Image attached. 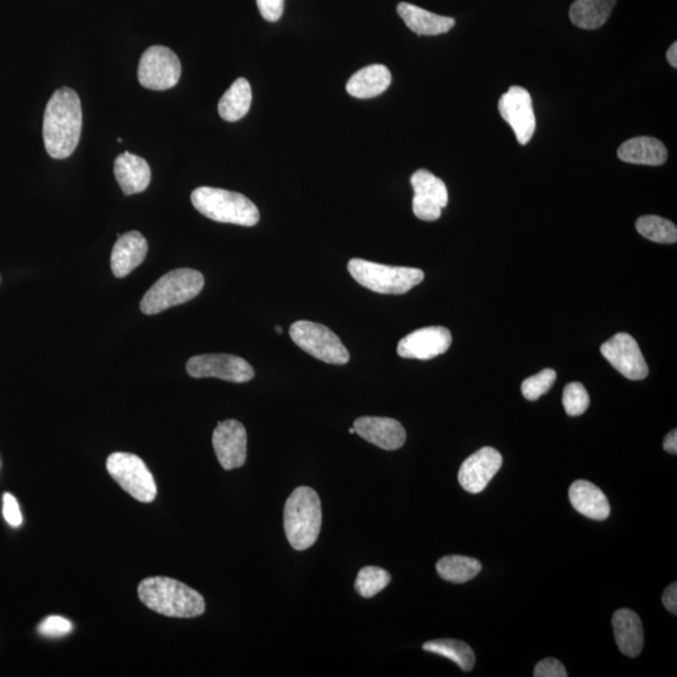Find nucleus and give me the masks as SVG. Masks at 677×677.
<instances>
[{"mask_svg": "<svg viewBox=\"0 0 677 677\" xmlns=\"http://www.w3.org/2000/svg\"><path fill=\"white\" fill-rule=\"evenodd\" d=\"M621 161L632 165L660 166L667 160V150L656 138L636 137L622 143L617 151Z\"/></svg>", "mask_w": 677, "mask_h": 677, "instance_id": "24", "label": "nucleus"}, {"mask_svg": "<svg viewBox=\"0 0 677 677\" xmlns=\"http://www.w3.org/2000/svg\"><path fill=\"white\" fill-rule=\"evenodd\" d=\"M252 91L245 78L236 79L229 91L219 102V113L222 120L236 122L242 120L250 111Z\"/></svg>", "mask_w": 677, "mask_h": 677, "instance_id": "26", "label": "nucleus"}, {"mask_svg": "<svg viewBox=\"0 0 677 677\" xmlns=\"http://www.w3.org/2000/svg\"><path fill=\"white\" fill-rule=\"evenodd\" d=\"M423 650L447 659L457 664L464 671H471L476 665V656L472 647L459 640H434L423 645Z\"/></svg>", "mask_w": 677, "mask_h": 677, "instance_id": "28", "label": "nucleus"}, {"mask_svg": "<svg viewBox=\"0 0 677 677\" xmlns=\"http://www.w3.org/2000/svg\"><path fill=\"white\" fill-rule=\"evenodd\" d=\"M265 21L278 22L284 13V0H256Z\"/></svg>", "mask_w": 677, "mask_h": 677, "instance_id": "36", "label": "nucleus"}, {"mask_svg": "<svg viewBox=\"0 0 677 677\" xmlns=\"http://www.w3.org/2000/svg\"><path fill=\"white\" fill-rule=\"evenodd\" d=\"M275 331L278 334H283V328H280V326H276Z\"/></svg>", "mask_w": 677, "mask_h": 677, "instance_id": "40", "label": "nucleus"}, {"mask_svg": "<svg viewBox=\"0 0 677 677\" xmlns=\"http://www.w3.org/2000/svg\"><path fill=\"white\" fill-rule=\"evenodd\" d=\"M616 0H575L570 9V19L576 27L594 31L611 16Z\"/></svg>", "mask_w": 677, "mask_h": 677, "instance_id": "25", "label": "nucleus"}, {"mask_svg": "<svg viewBox=\"0 0 677 677\" xmlns=\"http://www.w3.org/2000/svg\"><path fill=\"white\" fill-rule=\"evenodd\" d=\"M142 604L157 614L192 619L204 614V597L185 583L168 577L146 578L138 586Z\"/></svg>", "mask_w": 677, "mask_h": 677, "instance_id": "2", "label": "nucleus"}, {"mask_svg": "<svg viewBox=\"0 0 677 677\" xmlns=\"http://www.w3.org/2000/svg\"><path fill=\"white\" fill-rule=\"evenodd\" d=\"M181 62L175 52L163 46L148 48L138 66V81L147 90L166 91L180 81Z\"/></svg>", "mask_w": 677, "mask_h": 677, "instance_id": "9", "label": "nucleus"}, {"mask_svg": "<svg viewBox=\"0 0 677 677\" xmlns=\"http://www.w3.org/2000/svg\"><path fill=\"white\" fill-rule=\"evenodd\" d=\"M503 464L497 449L484 447L468 457L458 472V481L469 493H481L496 476Z\"/></svg>", "mask_w": 677, "mask_h": 677, "instance_id": "16", "label": "nucleus"}, {"mask_svg": "<svg viewBox=\"0 0 677 677\" xmlns=\"http://www.w3.org/2000/svg\"><path fill=\"white\" fill-rule=\"evenodd\" d=\"M397 11L410 31L417 33L418 36H439L456 26L453 18L438 16L413 4L399 3Z\"/></svg>", "mask_w": 677, "mask_h": 677, "instance_id": "22", "label": "nucleus"}, {"mask_svg": "<svg viewBox=\"0 0 677 677\" xmlns=\"http://www.w3.org/2000/svg\"><path fill=\"white\" fill-rule=\"evenodd\" d=\"M82 105L76 92L61 88L53 93L43 118V140L48 155L63 160L72 155L82 132Z\"/></svg>", "mask_w": 677, "mask_h": 677, "instance_id": "1", "label": "nucleus"}, {"mask_svg": "<svg viewBox=\"0 0 677 677\" xmlns=\"http://www.w3.org/2000/svg\"><path fill=\"white\" fill-rule=\"evenodd\" d=\"M667 61L672 67L677 68V43L672 44L666 54Z\"/></svg>", "mask_w": 677, "mask_h": 677, "instance_id": "39", "label": "nucleus"}, {"mask_svg": "<svg viewBox=\"0 0 677 677\" xmlns=\"http://www.w3.org/2000/svg\"><path fill=\"white\" fill-rule=\"evenodd\" d=\"M349 433H350V434H355V429H354V427H353V428H350Z\"/></svg>", "mask_w": 677, "mask_h": 677, "instance_id": "41", "label": "nucleus"}, {"mask_svg": "<svg viewBox=\"0 0 677 677\" xmlns=\"http://www.w3.org/2000/svg\"><path fill=\"white\" fill-rule=\"evenodd\" d=\"M321 502L310 487L296 488L285 503L284 528L291 547L308 550L318 540L321 530Z\"/></svg>", "mask_w": 677, "mask_h": 677, "instance_id": "3", "label": "nucleus"}, {"mask_svg": "<svg viewBox=\"0 0 677 677\" xmlns=\"http://www.w3.org/2000/svg\"><path fill=\"white\" fill-rule=\"evenodd\" d=\"M392 580L389 572L377 566H368L359 571L357 581H355V590L365 599H370L383 591Z\"/></svg>", "mask_w": 677, "mask_h": 677, "instance_id": "30", "label": "nucleus"}, {"mask_svg": "<svg viewBox=\"0 0 677 677\" xmlns=\"http://www.w3.org/2000/svg\"><path fill=\"white\" fill-rule=\"evenodd\" d=\"M73 625L63 617L51 616L38 627V632L44 637H62L71 634Z\"/></svg>", "mask_w": 677, "mask_h": 677, "instance_id": "33", "label": "nucleus"}, {"mask_svg": "<svg viewBox=\"0 0 677 677\" xmlns=\"http://www.w3.org/2000/svg\"><path fill=\"white\" fill-rule=\"evenodd\" d=\"M568 496L572 507L581 515L595 521H605L609 518L611 513L609 499L594 483L582 479L573 482Z\"/></svg>", "mask_w": 677, "mask_h": 677, "instance_id": "19", "label": "nucleus"}, {"mask_svg": "<svg viewBox=\"0 0 677 677\" xmlns=\"http://www.w3.org/2000/svg\"><path fill=\"white\" fill-rule=\"evenodd\" d=\"M601 354L607 362L630 380H642L649 375V367L639 344L630 334L619 333L601 345Z\"/></svg>", "mask_w": 677, "mask_h": 677, "instance_id": "13", "label": "nucleus"}, {"mask_svg": "<svg viewBox=\"0 0 677 677\" xmlns=\"http://www.w3.org/2000/svg\"><path fill=\"white\" fill-rule=\"evenodd\" d=\"M616 644L622 654L629 657H637L644 647V629L636 612L621 609L612 616Z\"/></svg>", "mask_w": 677, "mask_h": 677, "instance_id": "21", "label": "nucleus"}, {"mask_svg": "<svg viewBox=\"0 0 677 677\" xmlns=\"http://www.w3.org/2000/svg\"><path fill=\"white\" fill-rule=\"evenodd\" d=\"M212 444L221 467L226 471L244 466L247 457V433L240 422L229 419L217 424Z\"/></svg>", "mask_w": 677, "mask_h": 677, "instance_id": "15", "label": "nucleus"}, {"mask_svg": "<svg viewBox=\"0 0 677 677\" xmlns=\"http://www.w3.org/2000/svg\"><path fill=\"white\" fill-rule=\"evenodd\" d=\"M662 604L671 614L677 615V585L675 582L666 588L664 595H662Z\"/></svg>", "mask_w": 677, "mask_h": 677, "instance_id": "37", "label": "nucleus"}, {"mask_svg": "<svg viewBox=\"0 0 677 677\" xmlns=\"http://www.w3.org/2000/svg\"><path fill=\"white\" fill-rule=\"evenodd\" d=\"M3 516L6 518L8 525L12 527H19L22 525L23 517L21 508H19L16 497L11 493H6L3 496Z\"/></svg>", "mask_w": 677, "mask_h": 677, "instance_id": "34", "label": "nucleus"}, {"mask_svg": "<svg viewBox=\"0 0 677 677\" xmlns=\"http://www.w3.org/2000/svg\"><path fill=\"white\" fill-rule=\"evenodd\" d=\"M563 407L570 417H578L586 412L590 405V395L581 383H570L563 390Z\"/></svg>", "mask_w": 677, "mask_h": 677, "instance_id": "31", "label": "nucleus"}, {"mask_svg": "<svg viewBox=\"0 0 677 677\" xmlns=\"http://www.w3.org/2000/svg\"><path fill=\"white\" fill-rule=\"evenodd\" d=\"M115 176L123 194H141L150 185L151 168L142 157L125 152L116 158Z\"/></svg>", "mask_w": 677, "mask_h": 677, "instance_id": "20", "label": "nucleus"}, {"mask_svg": "<svg viewBox=\"0 0 677 677\" xmlns=\"http://www.w3.org/2000/svg\"><path fill=\"white\" fill-rule=\"evenodd\" d=\"M205 279L200 271L176 269L163 275L141 301V311L146 315L162 313L172 306L195 299L204 289Z\"/></svg>", "mask_w": 677, "mask_h": 677, "instance_id": "5", "label": "nucleus"}, {"mask_svg": "<svg viewBox=\"0 0 677 677\" xmlns=\"http://www.w3.org/2000/svg\"><path fill=\"white\" fill-rule=\"evenodd\" d=\"M148 251L145 236L138 231L118 236L111 255V269L118 279L125 278L146 259Z\"/></svg>", "mask_w": 677, "mask_h": 677, "instance_id": "18", "label": "nucleus"}, {"mask_svg": "<svg viewBox=\"0 0 677 677\" xmlns=\"http://www.w3.org/2000/svg\"><path fill=\"white\" fill-rule=\"evenodd\" d=\"M107 471L123 491L138 502L151 503L157 496V486L150 469L136 454L117 452L107 459Z\"/></svg>", "mask_w": 677, "mask_h": 677, "instance_id": "8", "label": "nucleus"}, {"mask_svg": "<svg viewBox=\"0 0 677 677\" xmlns=\"http://www.w3.org/2000/svg\"><path fill=\"white\" fill-rule=\"evenodd\" d=\"M664 449L667 453L670 454H677V431L674 429V431L670 432L667 434L665 441H664Z\"/></svg>", "mask_w": 677, "mask_h": 677, "instance_id": "38", "label": "nucleus"}, {"mask_svg": "<svg viewBox=\"0 0 677 677\" xmlns=\"http://www.w3.org/2000/svg\"><path fill=\"white\" fill-rule=\"evenodd\" d=\"M535 677H566L567 671L566 667L562 665V662L556 659H545L540 662L535 667V672H533Z\"/></svg>", "mask_w": 677, "mask_h": 677, "instance_id": "35", "label": "nucleus"}, {"mask_svg": "<svg viewBox=\"0 0 677 677\" xmlns=\"http://www.w3.org/2000/svg\"><path fill=\"white\" fill-rule=\"evenodd\" d=\"M392 83V73L383 64L360 69L347 83V92L359 100H369L382 95Z\"/></svg>", "mask_w": 677, "mask_h": 677, "instance_id": "23", "label": "nucleus"}, {"mask_svg": "<svg viewBox=\"0 0 677 677\" xmlns=\"http://www.w3.org/2000/svg\"><path fill=\"white\" fill-rule=\"evenodd\" d=\"M192 205L207 219L251 227L260 221L258 207L246 196L214 187H199L191 194Z\"/></svg>", "mask_w": 677, "mask_h": 677, "instance_id": "4", "label": "nucleus"}, {"mask_svg": "<svg viewBox=\"0 0 677 677\" xmlns=\"http://www.w3.org/2000/svg\"><path fill=\"white\" fill-rule=\"evenodd\" d=\"M636 230L645 239L659 244H675L677 241L676 225L659 216H642L636 221Z\"/></svg>", "mask_w": 677, "mask_h": 677, "instance_id": "29", "label": "nucleus"}, {"mask_svg": "<svg viewBox=\"0 0 677 677\" xmlns=\"http://www.w3.org/2000/svg\"><path fill=\"white\" fill-rule=\"evenodd\" d=\"M410 182L414 190V215L423 221L438 220L442 216V210L448 205L446 184L427 170L415 172Z\"/></svg>", "mask_w": 677, "mask_h": 677, "instance_id": "12", "label": "nucleus"}, {"mask_svg": "<svg viewBox=\"0 0 677 677\" xmlns=\"http://www.w3.org/2000/svg\"><path fill=\"white\" fill-rule=\"evenodd\" d=\"M556 378L557 374L553 369L542 370V372L533 375V377L527 378L521 385L523 397L531 400V402L541 398L543 394H546L552 388Z\"/></svg>", "mask_w": 677, "mask_h": 677, "instance_id": "32", "label": "nucleus"}, {"mask_svg": "<svg viewBox=\"0 0 677 677\" xmlns=\"http://www.w3.org/2000/svg\"><path fill=\"white\" fill-rule=\"evenodd\" d=\"M355 433L384 451H397L407 439L405 429L392 418L362 417L354 422Z\"/></svg>", "mask_w": 677, "mask_h": 677, "instance_id": "17", "label": "nucleus"}, {"mask_svg": "<svg viewBox=\"0 0 677 677\" xmlns=\"http://www.w3.org/2000/svg\"><path fill=\"white\" fill-rule=\"evenodd\" d=\"M348 270L355 281L374 293L402 295L424 280L420 269L372 263L363 259L349 261Z\"/></svg>", "mask_w": 677, "mask_h": 677, "instance_id": "6", "label": "nucleus"}, {"mask_svg": "<svg viewBox=\"0 0 677 677\" xmlns=\"http://www.w3.org/2000/svg\"><path fill=\"white\" fill-rule=\"evenodd\" d=\"M290 336L300 349L321 362L344 365L350 360L342 340L325 325L308 320L296 321L291 325Z\"/></svg>", "mask_w": 677, "mask_h": 677, "instance_id": "7", "label": "nucleus"}, {"mask_svg": "<svg viewBox=\"0 0 677 677\" xmlns=\"http://www.w3.org/2000/svg\"><path fill=\"white\" fill-rule=\"evenodd\" d=\"M498 110L503 120L515 131L518 143L527 145L536 130V117L530 92L522 87H511L499 100Z\"/></svg>", "mask_w": 677, "mask_h": 677, "instance_id": "11", "label": "nucleus"}, {"mask_svg": "<svg viewBox=\"0 0 677 677\" xmlns=\"http://www.w3.org/2000/svg\"><path fill=\"white\" fill-rule=\"evenodd\" d=\"M482 571V563L476 558L452 555L437 563L438 575L448 582L466 583Z\"/></svg>", "mask_w": 677, "mask_h": 677, "instance_id": "27", "label": "nucleus"}, {"mask_svg": "<svg viewBox=\"0 0 677 677\" xmlns=\"http://www.w3.org/2000/svg\"><path fill=\"white\" fill-rule=\"evenodd\" d=\"M187 373L192 378H217L231 383L250 382L254 369L245 359L230 354H206L187 362Z\"/></svg>", "mask_w": 677, "mask_h": 677, "instance_id": "10", "label": "nucleus"}, {"mask_svg": "<svg viewBox=\"0 0 677 677\" xmlns=\"http://www.w3.org/2000/svg\"><path fill=\"white\" fill-rule=\"evenodd\" d=\"M452 345V334L444 326H428L413 331L400 340L399 357L429 360L447 352Z\"/></svg>", "mask_w": 677, "mask_h": 677, "instance_id": "14", "label": "nucleus"}]
</instances>
